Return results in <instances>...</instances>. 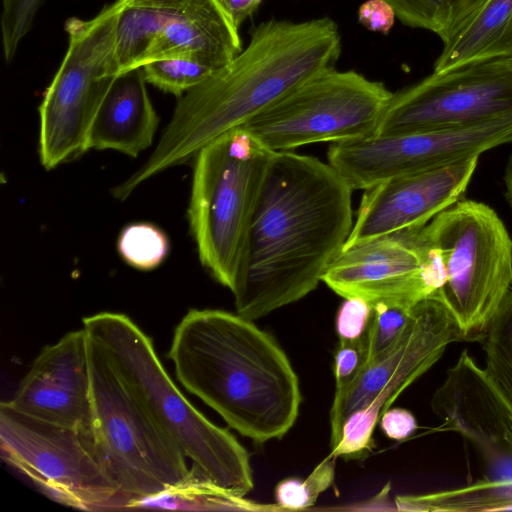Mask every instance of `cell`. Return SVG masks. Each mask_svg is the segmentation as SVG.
<instances>
[{
    "label": "cell",
    "instance_id": "4fadbf2b",
    "mask_svg": "<svg viewBox=\"0 0 512 512\" xmlns=\"http://www.w3.org/2000/svg\"><path fill=\"white\" fill-rule=\"evenodd\" d=\"M463 341L458 322L437 292L419 303L399 338L367 362L347 386L336 389L330 410V446L341 438L343 424L355 411L371 429L399 395L427 372L446 347Z\"/></svg>",
    "mask_w": 512,
    "mask_h": 512
},
{
    "label": "cell",
    "instance_id": "cb8c5ba5",
    "mask_svg": "<svg viewBox=\"0 0 512 512\" xmlns=\"http://www.w3.org/2000/svg\"><path fill=\"white\" fill-rule=\"evenodd\" d=\"M166 235L157 227L139 223L126 227L120 234L118 250L131 266L151 270L161 264L168 252Z\"/></svg>",
    "mask_w": 512,
    "mask_h": 512
},
{
    "label": "cell",
    "instance_id": "ffe728a7",
    "mask_svg": "<svg viewBox=\"0 0 512 512\" xmlns=\"http://www.w3.org/2000/svg\"><path fill=\"white\" fill-rule=\"evenodd\" d=\"M442 42L434 73L512 60V0H473Z\"/></svg>",
    "mask_w": 512,
    "mask_h": 512
},
{
    "label": "cell",
    "instance_id": "836d02e7",
    "mask_svg": "<svg viewBox=\"0 0 512 512\" xmlns=\"http://www.w3.org/2000/svg\"><path fill=\"white\" fill-rule=\"evenodd\" d=\"M504 184H505V197L512 209V152L509 155L505 173H504Z\"/></svg>",
    "mask_w": 512,
    "mask_h": 512
},
{
    "label": "cell",
    "instance_id": "f546056e",
    "mask_svg": "<svg viewBox=\"0 0 512 512\" xmlns=\"http://www.w3.org/2000/svg\"><path fill=\"white\" fill-rule=\"evenodd\" d=\"M372 305L361 298H345L336 315V331L340 341L358 340L365 334Z\"/></svg>",
    "mask_w": 512,
    "mask_h": 512
},
{
    "label": "cell",
    "instance_id": "52a82bcc",
    "mask_svg": "<svg viewBox=\"0 0 512 512\" xmlns=\"http://www.w3.org/2000/svg\"><path fill=\"white\" fill-rule=\"evenodd\" d=\"M422 233L442 265L438 293L462 340L482 342L512 289V240L505 225L488 205L465 199L435 216Z\"/></svg>",
    "mask_w": 512,
    "mask_h": 512
},
{
    "label": "cell",
    "instance_id": "3957f363",
    "mask_svg": "<svg viewBox=\"0 0 512 512\" xmlns=\"http://www.w3.org/2000/svg\"><path fill=\"white\" fill-rule=\"evenodd\" d=\"M168 357L184 388L257 443L283 437L301 404L298 377L276 340L238 313L191 309Z\"/></svg>",
    "mask_w": 512,
    "mask_h": 512
},
{
    "label": "cell",
    "instance_id": "f1b7e54d",
    "mask_svg": "<svg viewBox=\"0 0 512 512\" xmlns=\"http://www.w3.org/2000/svg\"><path fill=\"white\" fill-rule=\"evenodd\" d=\"M367 361L368 346L365 334L354 341L339 340L334 356L336 389L349 385L361 372Z\"/></svg>",
    "mask_w": 512,
    "mask_h": 512
},
{
    "label": "cell",
    "instance_id": "30bf717a",
    "mask_svg": "<svg viewBox=\"0 0 512 512\" xmlns=\"http://www.w3.org/2000/svg\"><path fill=\"white\" fill-rule=\"evenodd\" d=\"M393 93L355 71H324L288 92L242 127L273 152L342 143L375 134Z\"/></svg>",
    "mask_w": 512,
    "mask_h": 512
},
{
    "label": "cell",
    "instance_id": "d4e9b609",
    "mask_svg": "<svg viewBox=\"0 0 512 512\" xmlns=\"http://www.w3.org/2000/svg\"><path fill=\"white\" fill-rule=\"evenodd\" d=\"M142 69L147 83L179 98L215 70L195 61L175 58L153 61Z\"/></svg>",
    "mask_w": 512,
    "mask_h": 512
},
{
    "label": "cell",
    "instance_id": "5b68a950",
    "mask_svg": "<svg viewBox=\"0 0 512 512\" xmlns=\"http://www.w3.org/2000/svg\"><path fill=\"white\" fill-rule=\"evenodd\" d=\"M273 154L240 126L194 157L191 232L200 262L230 291Z\"/></svg>",
    "mask_w": 512,
    "mask_h": 512
},
{
    "label": "cell",
    "instance_id": "9c48e42d",
    "mask_svg": "<svg viewBox=\"0 0 512 512\" xmlns=\"http://www.w3.org/2000/svg\"><path fill=\"white\" fill-rule=\"evenodd\" d=\"M2 459L53 501L79 510H125L119 488L99 460L91 429L29 417L0 404Z\"/></svg>",
    "mask_w": 512,
    "mask_h": 512
},
{
    "label": "cell",
    "instance_id": "4316f807",
    "mask_svg": "<svg viewBox=\"0 0 512 512\" xmlns=\"http://www.w3.org/2000/svg\"><path fill=\"white\" fill-rule=\"evenodd\" d=\"M372 305L370 321L365 333L368 346V361L388 349L406 328L414 307L388 302Z\"/></svg>",
    "mask_w": 512,
    "mask_h": 512
},
{
    "label": "cell",
    "instance_id": "7a4b0ae2",
    "mask_svg": "<svg viewBox=\"0 0 512 512\" xmlns=\"http://www.w3.org/2000/svg\"><path fill=\"white\" fill-rule=\"evenodd\" d=\"M340 53L341 35L328 17L257 25L244 50L179 98L151 156L113 195L123 200L149 178L194 158L214 139L335 68Z\"/></svg>",
    "mask_w": 512,
    "mask_h": 512
},
{
    "label": "cell",
    "instance_id": "6da1fadb",
    "mask_svg": "<svg viewBox=\"0 0 512 512\" xmlns=\"http://www.w3.org/2000/svg\"><path fill=\"white\" fill-rule=\"evenodd\" d=\"M352 191L329 163L274 152L231 290L236 313L256 320L318 286L351 233Z\"/></svg>",
    "mask_w": 512,
    "mask_h": 512
},
{
    "label": "cell",
    "instance_id": "1f68e13d",
    "mask_svg": "<svg viewBox=\"0 0 512 512\" xmlns=\"http://www.w3.org/2000/svg\"><path fill=\"white\" fill-rule=\"evenodd\" d=\"M379 423L388 438L398 441L408 438L417 429V421L414 415L403 408L386 410L382 414Z\"/></svg>",
    "mask_w": 512,
    "mask_h": 512
},
{
    "label": "cell",
    "instance_id": "ac0fdd59",
    "mask_svg": "<svg viewBox=\"0 0 512 512\" xmlns=\"http://www.w3.org/2000/svg\"><path fill=\"white\" fill-rule=\"evenodd\" d=\"M17 411L51 424L91 429L88 337L75 330L46 345L34 359L13 398Z\"/></svg>",
    "mask_w": 512,
    "mask_h": 512
},
{
    "label": "cell",
    "instance_id": "9a60e30c",
    "mask_svg": "<svg viewBox=\"0 0 512 512\" xmlns=\"http://www.w3.org/2000/svg\"><path fill=\"white\" fill-rule=\"evenodd\" d=\"M512 142V116L455 128L333 143L327 156L353 190L481 155Z\"/></svg>",
    "mask_w": 512,
    "mask_h": 512
},
{
    "label": "cell",
    "instance_id": "44dd1931",
    "mask_svg": "<svg viewBox=\"0 0 512 512\" xmlns=\"http://www.w3.org/2000/svg\"><path fill=\"white\" fill-rule=\"evenodd\" d=\"M189 478L177 486L137 503L138 509L172 510H281L277 506H265L237 497L220 489L191 469Z\"/></svg>",
    "mask_w": 512,
    "mask_h": 512
},
{
    "label": "cell",
    "instance_id": "4dcf8cb0",
    "mask_svg": "<svg viewBox=\"0 0 512 512\" xmlns=\"http://www.w3.org/2000/svg\"><path fill=\"white\" fill-rule=\"evenodd\" d=\"M396 14L385 0H367L358 10L359 22L372 32L388 34L394 25Z\"/></svg>",
    "mask_w": 512,
    "mask_h": 512
},
{
    "label": "cell",
    "instance_id": "d6a6232c",
    "mask_svg": "<svg viewBox=\"0 0 512 512\" xmlns=\"http://www.w3.org/2000/svg\"><path fill=\"white\" fill-rule=\"evenodd\" d=\"M220 2L239 28L245 19L254 14L262 0H220Z\"/></svg>",
    "mask_w": 512,
    "mask_h": 512
},
{
    "label": "cell",
    "instance_id": "7402d4cb",
    "mask_svg": "<svg viewBox=\"0 0 512 512\" xmlns=\"http://www.w3.org/2000/svg\"><path fill=\"white\" fill-rule=\"evenodd\" d=\"M482 342L485 369L512 402V289L495 314Z\"/></svg>",
    "mask_w": 512,
    "mask_h": 512
},
{
    "label": "cell",
    "instance_id": "603a6c76",
    "mask_svg": "<svg viewBox=\"0 0 512 512\" xmlns=\"http://www.w3.org/2000/svg\"><path fill=\"white\" fill-rule=\"evenodd\" d=\"M405 25L428 30L444 40L473 0H385Z\"/></svg>",
    "mask_w": 512,
    "mask_h": 512
},
{
    "label": "cell",
    "instance_id": "8fae6325",
    "mask_svg": "<svg viewBox=\"0 0 512 512\" xmlns=\"http://www.w3.org/2000/svg\"><path fill=\"white\" fill-rule=\"evenodd\" d=\"M440 431L468 440L482 460L483 476L468 485L480 511L512 510V402L485 368L463 350L431 399Z\"/></svg>",
    "mask_w": 512,
    "mask_h": 512
},
{
    "label": "cell",
    "instance_id": "d6986e66",
    "mask_svg": "<svg viewBox=\"0 0 512 512\" xmlns=\"http://www.w3.org/2000/svg\"><path fill=\"white\" fill-rule=\"evenodd\" d=\"M143 69L118 75L91 124L88 149H112L137 157L154 138L159 118L150 100Z\"/></svg>",
    "mask_w": 512,
    "mask_h": 512
},
{
    "label": "cell",
    "instance_id": "8992f818",
    "mask_svg": "<svg viewBox=\"0 0 512 512\" xmlns=\"http://www.w3.org/2000/svg\"><path fill=\"white\" fill-rule=\"evenodd\" d=\"M88 359L95 449L119 488L125 510H133L140 501L187 480L192 471L180 448L89 337Z\"/></svg>",
    "mask_w": 512,
    "mask_h": 512
},
{
    "label": "cell",
    "instance_id": "e0dca14e",
    "mask_svg": "<svg viewBox=\"0 0 512 512\" xmlns=\"http://www.w3.org/2000/svg\"><path fill=\"white\" fill-rule=\"evenodd\" d=\"M479 158H464L365 189L345 246L394 232L422 229L461 200Z\"/></svg>",
    "mask_w": 512,
    "mask_h": 512
},
{
    "label": "cell",
    "instance_id": "ba28073f",
    "mask_svg": "<svg viewBox=\"0 0 512 512\" xmlns=\"http://www.w3.org/2000/svg\"><path fill=\"white\" fill-rule=\"evenodd\" d=\"M121 10L115 0L91 19L70 17L64 23L67 51L39 106V155L47 170L87 150L93 119L119 75Z\"/></svg>",
    "mask_w": 512,
    "mask_h": 512
},
{
    "label": "cell",
    "instance_id": "5bb4252c",
    "mask_svg": "<svg viewBox=\"0 0 512 512\" xmlns=\"http://www.w3.org/2000/svg\"><path fill=\"white\" fill-rule=\"evenodd\" d=\"M512 116V60L434 73L393 93L374 135L464 127Z\"/></svg>",
    "mask_w": 512,
    "mask_h": 512
},
{
    "label": "cell",
    "instance_id": "2e32d148",
    "mask_svg": "<svg viewBox=\"0 0 512 512\" xmlns=\"http://www.w3.org/2000/svg\"><path fill=\"white\" fill-rule=\"evenodd\" d=\"M322 281L343 298L414 307L442 288L444 274L420 229L345 246Z\"/></svg>",
    "mask_w": 512,
    "mask_h": 512
},
{
    "label": "cell",
    "instance_id": "83f0119b",
    "mask_svg": "<svg viewBox=\"0 0 512 512\" xmlns=\"http://www.w3.org/2000/svg\"><path fill=\"white\" fill-rule=\"evenodd\" d=\"M43 0H2L1 39L6 62L12 61L30 31Z\"/></svg>",
    "mask_w": 512,
    "mask_h": 512
},
{
    "label": "cell",
    "instance_id": "7c38bea8",
    "mask_svg": "<svg viewBox=\"0 0 512 512\" xmlns=\"http://www.w3.org/2000/svg\"><path fill=\"white\" fill-rule=\"evenodd\" d=\"M119 75L162 59L218 69L242 51L238 27L220 0H120Z\"/></svg>",
    "mask_w": 512,
    "mask_h": 512
},
{
    "label": "cell",
    "instance_id": "277c9868",
    "mask_svg": "<svg viewBox=\"0 0 512 512\" xmlns=\"http://www.w3.org/2000/svg\"><path fill=\"white\" fill-rule=\"evenodd\" d=\"M82 324L152 418L192 462L193 471L237 497L253 489L247 450L185 398L165 371L151 339L128 316L101 312L83 318Z\"/></svg>",
    "mask_w": 512,
    "mask_h": 512
},
{
    "label": "cell",
    "instance_id": "484cf974",
    "mask_svg": "<svg viewBox=\"0 0 512 512\" xmlns=\"http://www.w3.org/2000/svg\"><path fill=\"white\" fill-rule=\"evenodd\" d=\"M335 458L330 455L323 460L306 478H286L275 488V499L284 510L308 508L316 502L318 496L330 487L334 480Z\"/></svg>",
    "mask_w": 512,
    "mask_h": 512
}]
</instances>
